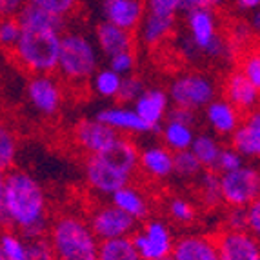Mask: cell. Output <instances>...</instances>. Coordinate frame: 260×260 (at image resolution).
Masks as SVG:
<instances>
[{"label":"cell","instance_id":"836d02e7","mask_svg":"<svg viewBox=\"0 0 260 260\" xmlns=\"http://www.w3.org/2000/svg\"><path fill=\"white\" fill-rule=\"evenodd\" d=\"M146 82H144L142 78L139 75H126V77H122V82H120V89H118V95H117V100L120 104H133L135 100L139 99L140 93L146 89Z\"/></svg>","mask_w":260,"mask_h":260},{"label":"cell","instance_id":"1f68e13d","mask_svg":"<svg viewBox=\"0 0 260 260\" xmlns=\"http://www.w3.org/2000/svg\"><path fill=\"white\" fill-rule=\"evenodd\" d=\"M204 169L189 149L173 153V175L180 180H197Z\"/></svg>","mask_w":260,"mask_h":260},{"label":"cell","instance_id":"277c9868","mask_svg":"<svg viewBox=\"0 0 260 260\" xmlns=\"http://www.w3.org/2000/svg\"><path fill=\"white\" fill-rule=\"evenodd\" d=\"M62 33L64 31L56 27L20 26V37L11 56L22 70L31 75L55 73Z\"/></svg>","mask_w":260,"mask_h":260},{"label":"cell","instance_id":"74e56055","mask_svg":"<svg viewBox=\"0 0 260 260\" xmlns=\"http://www.w3.org/2000/svg\"><path fill=\"white\" fill-rule=\"evenodd\" d=\"M26 246L29 260H56L48 235L35 237V239H26Z\"/></svg>","mask_w":260,"mask_h":260},{"label":"cell","instance_id":"30bf717a","mask_svg":"<svg viewBox=\"0 0 260 260\" xmlns=\"http://www.w3.org/2000/svg\"><path fill=\"white\" fill-rule=\"evenodd\" d=\"M87 224L99 239V242L109 239H120V237H131L139 228V222L124 211H120L111 202L95 206L89 211Z\"/></svg>","mask_w":260,"mask_h":260},{"label":"cell","instance_id":"ac0fdd59","mask_svg":"<svg viewBox=\"0 0 260 260\" xmlns=\"http://www.w3.org/2000/svg\"><path fill=\"white\" fill-rule=\"evenodd\" d=\"M169 260H218L217 240L211 235L186 233L175 239Z\"/></svg>","mask_w":260,"mask_h":260},{"label":"cell","instance_id":"4dcf8cb0","mask_svg":"<svg viewBox=\"0 0 260 260\" xmlns=\"http://www.w3.org/2000/svg\"><path fill=\"white\" fill-rule=\"evenodd\" d=\"M169 218L178 225H191L197 220V206L182 195H173L166 200Z\"/></svg>","mask_w":260,"mask_h":260},{"label":"cell","instance_id":"d6a6232c","mask_svg":"<svg viewBox=\"0 0 260 260\" xmlns=\"http://www.w3.org/2000/svg\"><path fill=\"white\" fill-rule=\"evenodd\" d=\"M0 249L8 260H29L26 239L11 230L0 231Z\"/></svg>","mask_w":260,"mask_h":260},{"label":"cell","instance_id":"e0dca14e","mask_svg":"<svg viewBox=\"0 0 260 260\" xmlns=\"http://www.w3.org/2000/svg\"><path fill=\"white\" fill-rule=\"evenodd\" d=\"M230 148L244 160H256L260 156V113L258 109L246 113L230 137Z\"/></svg>","mask_w":260,"mask_h":260},{"label":"cell","instance_id":"9c48e42d","mask_svg":"<svg viewBox=\"0 0 260 260\" xmlns=\"http://www.w3.org/2000/svg\"><path fill=\"white\" fill-rule=\"evenodd\" d=\"M260 175L255 166L244 164L220 175V197L228 208H246L258 200Z\"/></svg>","mask_w":260,"mask_h":260},{"label":"cell","instance_id":"2e32d148","mask_svg":"<svg viewBox=\"0 0 260 260\" xmlns=\"http://www.w3.org/2000/svg\"><path fill=\"white\" fill-rule=\"evenodd\" d=\"M144 13V0H100L102 20L129 33L137 31Z\"/></svg>","mask_w":260,"mask_h":260},{"label":"cell","instance_id":"7a4b0ae2","mask_svg":"<svg viewBox=\"0 0 260 260\" xmlns=\"http://www.w3.org/2000/svg\"><path fill=\"white\" fill-rule=\"evenodd\" d=\"M139 169V146L129 137L118 135L102 155H89L84 160V180L87 189L99 197H111L131 182Z\"/></svg>","mask_w":260,"mask_h":260},{"label":"cell","instance_id":"f5cc1de1","mask_svg":"<svg viewBox=\"0 0 260 260\" xmlns=\"http://www.w3.org/2000/svg\"><path fill=\"white\" fill-rule=\"evenodd\" d=\"M0 260H8V258H6V255H4V251H2V249H0Z\"/></svg>","mask_w":260,"mask_h":260},{"label":"cell","instance_id":"f546056e","mask_svg":"<svg viewBox=\"0 0 260 260\" xmlns=\"http://www.w3.org/2000/svg\"><path fill=\"white\" fill-rule=\"evenodd\" d=\"M199 197L202 200V204L208 208H215L222 202L220 197V175L213 169H204L199 175Z\"/></svg>","mask_w":260,"mask_h":260},{"label":"cell","instance_id":"681fc988","mask_svg":"<svg viewBox=\"0 0 260 260\" xmlns=\"http://www.w3.org/2000/svg\"><path fill=\"white\" fill-rule=\"evenodd\" d=\"M4 182L6 173L0 171V225H4Z\"/></svg>","mask_w":260,"mask_h":260},{"label":"cell","instance_id":"52a82bcc","mask_svg":"<svg viewBox=\"0 0 260 260\" xmlns=\"http://www.w3.org/2000/svg\"><path fill=\"white\" fill-rule=\"evenodd\" d=\"M169 102L191 111H202L211 100L217 99V80L202 71H182L175 75L166 89Z\"/></svg>","mask_w":260,"mask_h":260},{"label":"cell","instance_id":"5bb4252c","mask_svg":"<svg viewBox=\"0 0 260 260\" xmlns=\"http://www.w3.org/2000/svg\"><path fill=\"white\" fill-rule=\"evenodd\" d=\"M218 260H260L258 237L249 231L224 230L215 237Z\"/></svg>","mask_w":260,"mask_h":260},{"label":"cell","instance_id":"d4e9b609","mask_svg":"<svg viewBox=\"0 0 260 260\" xmlns=\"http://www.w3.org/2000/svg\"><path fill=\"white\" fill-rule=\"evenodd\" d=\"M158 135H160L162 139V146H166L171 153H178L189 149L197 133L193 126H187V124H182V122L166 118L160 124Z\"/></svg>","mask_w":260,"mask_h":260},{"label":"cell","instance_id":"d590c367","mask_svg":"<svg viewBox=\"0 0 260 260\" xmlns=\"http://www.w3.org/2000/svg\"><path fill=\"white\" fill-rule=\"evenodd\" d=\"M239 71L253 84V86L260 89V55L256 49H247V51L240 56Z\"/></svg>","mask_w":260,"mask_h":260},{"label":"cell","instance_id":"cb8c5ba5","mask_svg":"<svg viewBox=\"0 0 260 260\" xmlns=\"http://www.w3.org/2000/svg\"><path fill=\"white\" fill-rule=\"evenodd\" d=\"M175 26H177V18H166L158 17V15L144 13L142 20L137 27L140 44L149 49L160 48L162 44L168 42L169 37L173 35Z\"/></svg>","mask_w":260,"mask_h":260},{"label":"cell","instance_id":"816d5d0a","mask_svg":"<svg viewBox=\"0 0 260 260\" xmlns=\"http://www.w3.org/2000/svg\"><path fill=\"white\" fill-rule=\"evenodd\" d=\"M230 2V0H208V6L213 9H217V8H222V6H225Z\"/></svg>","mask_w":260,"mask_h":260},{"label":"cell","instance_id":"5b68a950","mask_svg":"<svg viewBox=\"0 0 260 260\" xmlns=\"http://www.w3.org/2000/svg\"><path fill=\"white\" fill-rule=\"evenodd\" d=\"M100 51L95 40L84 31L70 29L60 35L56 71L62 80L78 86L86 84L100 68Z\"/></svg>","mask_w":260,"mask_h":260},{"label":"cell","instance_id":"d6986e66","mask_svg":"<svg viewBox=\"0 0 260 260\" xmlns=\"http://www.w3.org/2000/svg\"><path fill=\"white\" fill-rule=\"evenodd\" d=\"M139 169L153 182H164L173 177V153L162 144H148L139 149Z\"/></svg>","mask_w":260,"mask_h":260},{"label":"cell","instance_id":"f35d334b","mask_svg":"<svg viewBox=\"0 0 260 260\" xmlns=\"http://www.w3.org/2000/svg\"><path fill=\"white\" fill-rule=\"evenodd\" d=\"M108 68L115 71V73H118L120 77L131 75L135 71V68H137V55H135L133 49L117 53V55L108 58Z\"/></svg>","mask_w":260,"mask_h":260},{"label":"cell","instance_id":"9a60e30c","mask_svg":"<svg viewBox=\"0 0 260 260\" xmlns=\"http://www.w3.org/2000/svg\"><path fill=\"white\" fill-rule=\"evenodd\" d=\"M131 108L155 133H158L160 124L168 117L171 102H169L166 89H162V87H146L139 95V99L131 104Z\"/></svg>","mask_w":260,"mask_h":260},{"label":"cell","instance_id":"ab89813d","mask_svg":"<svg viewBox=\"0 0 260 260\" xmlns=\"http://www.w3.org/2000/svg\"><path fill=\"white\" fill-rule=\"evenodd\" d=\"M244 164H246V160H244L239 153L235 151L233 148H230V146H224L220 155H218L217 164H215L213 171H217L218 175L230 173V171H235V169H239L240 166H244Z\"/></svg>","mask_w":260,"mask_h":260},{"label":"cell","instance_id":"f1b7e54d","mask_svg":"<svg viewBox=\"0 0 260 260\" xmlns=\"http://www.w3.org/2000/svg\"><path fill=\"white\" fill-rule=\"evenodd\" d=\"M18 156V139L13 127L0 122V171L8 173L13 169Z\"/></svg>","mask_w":260,"mask_h":260},{"label":"cell","instance_id":"ffe728a7","mask_svg":"<svg viewBox=\"0 0 260 260\" xmlns=\"http://www.w3.org/2000/svg\"><path fill=\"white\" fill-rule=\"evenodd\" d=\"M224 99L242 115L258 109L260 89L253 86L239 70H233L224 80Z\"/></svg>","mask_w":260,"mask_h":260},{"label":"cell","instance_id":"8fae6325","mask_svg":"<svg viewBox=\"0 0 260 260\" xmlns=\"http://www.w3.org/2000/svg\"><path fill=\"white\" fill-rule=\"evenodd\" d=\"M27 104L39 115L51 118L64 106V86L51 75H33L26 84Z\"/></svg>","mask_w":260,"mask_h":260},{"label":"cell","instance_id":"60d3db41","mask_svg":"<svg viewBox=\"0 0 260 260\" xmlns=\"http://www.w3.org/2000/svg\"><path fill=\"white\" fill-rule=\"evenodd\" d=\"M146 13L166 18H177L180 11V0H144Z\"/></svg>","mask_w":260,"mask_h":260},{"label":"cell","instance_id":"e575fe53","mask_svg":"<svg viewBox=\"0 0 260 260\" xmlns=\"http://www.w3.org/2000/svg\"><path fill=\"white\" fill-rule=\"evenodd\" d=\"M26 4L35 6L46 13L55 15V17L66 18L73 13L78 6V0H26Z\"/></svg>","mask_w":260,"mask_h":260},{"label":"cell","instance_id":"3957f363","mask_svg":"<svg viewBox=\"0 0 260 260\" xmlns=\"http://www.w3.org/2000/svg\"><path fill=\"white\" fill-rule=\"evenodd\" d=\"M48 239L56 260H96L99 239L87 218L77 211H64L49 222Z\"/></svg>","mask_w":260,"mask_h":260},{"label":"cell","instance_id":"7bdbcfd3","mask_svg":"<svg viewBox=\"0 0 260 260\" xmlns=\"http://www.w3.org/2000/svg\"><path fill=\"white\" fill-rule=\"evenodd\" d=\"M246 231L258 237L260 235V200H255L246 206Z\"/></svg>","mask_w":260,"mask_h":260},{"label":"cell","instance_id":"f6af8a7d","mask_svg":"<svg viewBox=\"0 0 260 260\" xmlns=\"http://www.w3.org/2000/svg\"><path fill=\"white\" fill-rule=\"evenodd\" d=\"M231 46H237V42H247V40L251 39V33L253 29L249 27V24H246V22H239V24H235L233 27H231Z\"/></svg>","mask_w":260,"mask_h":260},{"label":"cell","instance_id":"c3c4849f","mask_svg":"<svg viewBox=\"0 0 260 260\" xmlns=\"http://www.w3.org/2000/svg\"><path fill=\"white\" fill-rule=\"evenodd\" d=\"M202 6H208V0H180V11L187 13L191 9L202 8Z\"/></svg>","mask_w":260,"mask_h":260},{"label":"cell","instance_id":"f907efd6","mask_svg":"<svg viewBox=\"0 0 260 260\" xmlns=\"http://www.w3.org/2000/svg\"><path fill=\"white\" fill-rule=\"evenodd\" d=\"M249 27L253 29V33H256V31L260 29V13H258V9L251 13V22H249Z\"/></svg>","mask_w":260,"mask_h":260},{"label":"cell","instance_id":"44dd1931","mask_svg":"<svg viewBox=\"0 0 260 260\" xmlns=\"http://www.w3.org/2000/svg\"><path fill=\"white\" fill-rule=\"evenodd\" d=\"M202 117L204 122L209 126L213 135H217L218 139H230L231 133L237 129V126L242 120V113L239 109L231 106L228 100L222 96V99L211 100L204 109H202Z\"/></svg>","mask_w":260,"mask_h":260},{"label":"cell","instance_id":"b9f144b4","mask_svg":"<svg viewBox=\"0 0 260 260\" xmlns=\"http://www.w3.org/2000/svg\"><path fill=\"white\" fill-rule=\"evenodd\" d=\"M225 230L246 231V209L230 208L225 213Z\"/></svg>","mask_w":260,"mask_h":260},{"label":"cell","instance_id":"8992f818","mask_svg":"<svg viewBox=\"0 0 260 260\" xmlns=\"http://www.w3.org/2000/svg\"><path fill=\"white\" fill-rule=\"evenodd\" d=\"M186 39L199 56H206L209 60H225L233 56V46L230 39L220 35L218 15L209 6L191 9L186 13Z\"/></svg>","mask_w":260,"mask_h":260},{"label":"cell","instance_id":"8d00e7d4","mask_svg":"<svg viewBox=\"0 0 260 260\" xmlns=\"http://www.w3.org/2000/svg\"><path fill=\"white\" fill-rule=\"evenodd\" d=\"M18 37H20V26L17 17H0V49L11 53Z\"/></svg>","mask_w":260,"mask_h":260},{"label":"cell","instance_id":"603a6c76","mask_svg":"<svg viewBox=\"0 0 260 260\" xmlns=\"http://www.w3.org/2000/svg\"><path fill=\"white\" fill-rule=\"evenodd\" d=\"M93 40H95L100 55H104L106 58L117 55L120 51H129L135 46L133 33H129L126 29H120V27L113 26V24H109L106 20L96 24Z\"/></svg>","mask_w":260,"mask_h":260},{"label":"cell","instance_id":"6da1fadb","mask_svg":"<svg viewBox=\"0 0 260 260\" xmlns=\"http://www.w3.org/2000/svg\"><path fill=\"white\" fill-rule=\"evenodd\" d=\"M4 225L24 239L48 233L49 204L40 180L26 169H9L4 182Z\"/></svg>","mask_w":260,"mask_h":260},{"label":"cell","instance_id":"ba28073f","mask_svg":"<svg viewBox=\"0 0 260 260\" xmlns=\"http://www.w3.org/2000/svg\"><path fill=\"white\" fill-rule=\"evenodd\" d=\"M140 260H169L175 244L171 225L162 218H148L131 235Z\"/></svg>","mask_w":260,"mask_h":260},{"label":"cell","instance_id":"7c38bea8","mask_svg":"<svg viewBox=\"0 0 260 260\" xmlns=\"http://www.w3.org/2000/svg\"><path fill=\"white\" fill-rule=\"evenodd\" d=\"M118 135L96 118H80L73 127V142L86 156L102 155L113 146Z\"/></svg>","mask_w":260,"mask_h":260},{"label":"cell","instance_id":"7dc6e473","mask_svg":"<svg viewBox=\"0 0 260 260\" xmlns=\"http://www.w3.org/2000/svg\"><path fill=\"white\" fill-rule=\"evenodd\" d=\"M235 4H237V8H239L240 11H249V13H253V11L258 9L260 0H235Z\"/></svg>","mask_w":260,"mask_h":260},{"label":"cell","instance_id":"7402d4cb","mask_svg":"<svg viewBox=\"0 0 260 260\" xmlns=\"http://www.w3.org/2000/svg\"><path fill=\"white\" fill-rule=\"evenodd\" d=\"M109 202L113 206H117L126 215H129L131 218H135L137 222L148 220L149 215H151V200L139 186H133L131 182L115 191L109 197Z\"/></svg>","mask_w":260,"mask_h":260},{"label":"cell","instance_id":"4316f807","mask_svg":"<svg viewBox=\"0 0 260 260\" xmlns=\"http://www.w3.org/2000/svg\"><path fill=\"white\" fill-rule=\"evenodd\" d=\"M87 82H89V87L96 96L106 100H117L122 77L106 66V68H99Z\"/></svg>","mask_w":260,"mask_h":260},{"label":"cell","instance_id":"484cf974","mask_svg":"<svg viewBox=\"0 0 260 260\" xmlns=\"http://www.w3.org/2000/svg\"><path fill=\"white\" fill-rule=\"evenodd\" d=\"M222 142L217 135L213 133H197L193 142L189 146V151L193 153L199 164L202 166V169H215L217 158L222 151Z\"/></svg>","mask_w":260,"mask_h":260},{"label":"cell","instance_id":"bcb514c9","mask_svg":"<svg viewBox=\"0 0 260 260\" xmlns=\"http://www.w3.org/2000/svg\"><path fill=\"white\" fill-rule=\"evenodd\" d=\"M26 0H0V17H17Z\"/></svg>","mask_w":260,"mask_h":260},{"label":"cell","instance_id":"4fadbf2b","mask_svg":"<svg viewBox=\"0 0 260 260\" xmlns=\"http://www.w3.org/2000/svg\"><path fill=\"white\" fill-rule=\"evenodd\" d=\"M95 118L102 124L113 129L117 135L122 137H144V135H151L155 131L142 120V118L133 111L131 106L117 104L108 106V108L100 109L95 115Z\"/></svg>","mask_w":260,"mask_h":260},{"label":"cell","instance_id":"83f0119b","mask_svg":"<svg viewBox=\"0 0 260 260\" xmlns=\"http://www.w3.org/2000/svg\"><path fill=\"white\" fill-rule=\"evenodd\" d=\"M96 260H140V258L137 249L133 247L131 237H120V239L100 240Z\"/></svg>","mask_w":260,"mask_h":260},{"label":"cell","instance_id":"ee69618b","mask_svg":"<svg viewBox=\"0 0 260 260\" xmlns=\"http://www.w3.org/2000/svg\"><path fill=\"white\" fill-rule=\"evenodd\" d=\"M169 120H177V122H182V124H187V126H197V113L191 111V109H186V108H178V106H171L168 111V117Z\"/></svg>","mask_w":260,"mask_h":260}]
</instances>
